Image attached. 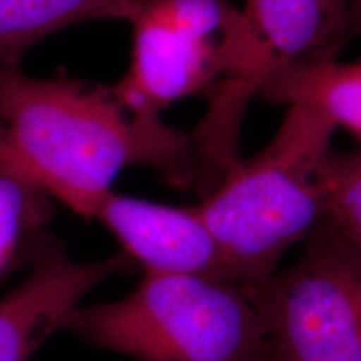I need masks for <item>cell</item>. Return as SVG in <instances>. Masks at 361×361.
Segmentation results:
<instances>
[{
	"label": "cell",
	"mask_w": 361,
	"mask_h": 361,
	"mask_svg": "<svg viewBox=\"0 0 361 361\" xmlns=\"http://www.w3.org/2000/svg\"><path fill=\"white\" fill-rule=\"evenodd\" d=\"M0 119L8 174L42 188L94 218L121 171L146 164L180 188L200 191L201 159L192 133L161 116H135L111 85L37 79L0 66Z\"/></svg>",
	"instance_id": "cell-1"
},
{
	"label": "cell",
	"mask_w": 361,
	"mask_h": 361,
	"mask_svg": "<svg viewBox=\"0 0 361 361\" xmlns=\"http://www.w3.org/2000/svg\"><path fill=\"white\" fill-rule=\"evenodd\" d=\"M335 130L313 107L290 106L274 137L196 204L241 290L268 279L322 221L319 178Z\"/></svg>",
	"instance_id": "cell-2"
},
{
	"label": "cell",
	"mask_w": 361,
	"mask_h": 361,
	"mask_svg": "<svg viewBox=\"0 0 361 361\" xmlns=\"http://www.w3.org/2000/svg\"><path fill=\"white\" fill-rule=\"evenodd\" d=\"M66 329L137 361H268L258 311L223 279L146 273L121 300L79 306Z\"/></svg>",
	"instance_id": "cell-3"
},
{
	"label": "cell",
	"mask_w": 361,
	"mask_h": 361,
	"mask_svg": "<svg viewBox=\"0 0 361 361\" xmlns=\"http://www.w3.org/2000/svg\"><path fill=\"white\" fill-rule=\"evenodd\" d=\"M130 64L114 96L135 116H161L171 104L231 79L246 57L243 11L229 0H133Z\"/></svg>",
	"instance_id": "cell-4"
},
{
	"label": "cell",
	"mask_w": 361,
	"mask_h": 361,
	"mask_svg": "<svg viewBox=\"0 0 361 361\" xmlns=\"http://www.w3.org/2000/svg\"><path fill=\"white\" fill-rule=\"evenodd\" d=\"M243 291L263 323L268 361H361V251L326 221L295 263Z\"/></svg>",
	"instance_id": "cell-5"
},
{
	"label": "cell",
	"mask_w": 361,
	"mask_h": 361,
	"mask_svg": "<svg viewBox=\"0 0 361 361\" xmlns=\"http://www.w3.org/2000/svg\"><path fill=\"white\" fill-rule=\"evenodd\" d=\"M350 0H246V57L231 79L207 94L209 107L192 130L211 168L229 169L241 159L239 130L251 97L288 67L336 59L348 42Z\"/></svg>",
	"instance_id": "cell-6"
},
{
	"label": "cell",
	"mask_w": 361,
	"mask_h": 361,
	"mask_svg": "<svg viewBox=\"0 0 361 361\" xmlns=\"http://www.w3.org/2000/svg\"><path fill=\"white\" fill-rule=\"evenodd\" d=\"M146 273L231 281L216 238L196 206L159 204L111 191L96 216Z\"/></svg>",
	"instance_id": "cell-7"
},
{
	"label": "cell",
	"mask_w": 361,
	"mask_h": 361,
	"mask_svg": "<svg viewBox=\"0 0 361 361\" xmlns=\"http://www.w3.org/2000/svg\"><path fill=\"white\" fill-rule=\"evenodd\" d=\"M128 264L124 255L75 261L62 251L40 252L16 290L0 298V361H29L59 329L89 291Z\"/></svg>",
	"instance_id": "cell-8"
},
{
	"label": "cell",
	"mask_w": 361,
	"mask_h": 361,
	"mask_svg": "<svg viewBox=\"0 0 361 361\" xmlns=\"http://www.w3.org/2000/svg\"><path fill=\"white\" fill-rule=\"evenodd\" d=\"M259 96L271 104L313 107L361 144V61L336 57L288 67L266 80Z\"/></svg>",
	"instance_id": "cell-9"
},
{
	"label": "cell",
	"mask_w": 361,
	"mask_h": 361,
	"mask_svg": "<svg viewBox=\"0 0 361 361\" xmlns=\"http://www.w3.org/2000/svg\"><path fill=\"white\" fill-rule=\"evenodd\" d=\"M133 0H0V66L19 69L24 54L57 30L129 16Z\"/></svg>",
	"instance_id": "cell-10"
},
{
	"label": "cell",
	"mask_w": 361,
	"mask_h": 361,
	"mask_svg": "<svg viewBox=\"0 0 361 361\" xmlns=\"http://www.w3.org/2000/svg\"><path fill=\"white\" fill-rule=\"evenodd\" d=\"M323 221L361 251V146L329 152L322 169Z\"/></svg>",
	"instance_id": "cell-11"
},
{
	"label": "cell",
	"mask_w": 361,
	"mask_h": 361,
	"mask_svg": "<svg viewBox=\"0 0 361 361\" xmlns=\"http://www.w3.org/2000/svg\"><path fill=\"white\" fill-rule=\"evenodd\" d=\"M29 188L25 180L0 171V273L16 252L29 218Z\"/></svg>",
	"instance_id": "cell-12"
},
{
	"label": "cell",
	"mask_w": 361,
	"mask_h": 361,
	"mask_svg": "<svg viewBox=\"0 0 361 361\" xmlns=\"http://www.w3.org/2000/svg\"><path fill=\"white\" fill-rule=\"evenodd\" d=\"M361 34V0H350L348 7V40Z\"/></svg>",
	"instance_id": "cell-13"
}]
</instances>
